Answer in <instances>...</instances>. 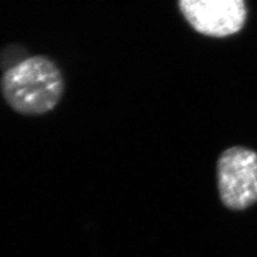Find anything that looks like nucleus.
<instances>
[{
	"label": "nucleus",
	"mask_w": 257,
	"mask_h": 257,
	"mask_svg": "<svg viewBox=\"0 0 257 257\" xmlns=\"http://www.w3.org/2000/svg\"><path fill=\"white\" fill-rule=\"evenodd\" d=\"M66 82L61 69L46 55H34L6 69L0 92L13 111L38 117L54 110L61 102Z\"/></svg>",
	"instance_id": "obj_1"
},
{
	"label": "nucleus",
	"mask_w": 257,
	"mask_h": 257,
	"mask_svg": "<svg viewBox=\"0 0 257 257\" xmlns=\"http://www.w3.org/2000/svg\"><path fill=\"white\" fill-rule=\"evenodd\" d=\"M221 200L231 210H243L257 202V154L244 147L225 150L218 161Z\"/></svg>",
	"instance_id": "obj_2"
},
{
	"label": "nucleus",
	"mask_w": 257,
	"mask_h": 257,
	"mask_svg": "<svg viewBox=\"0 0 257 257\" xmlns=\"http://www.w3.org/2000/svg\"><path fill=\"white\" fill-rule=\"evenodd\" d=\"M179 7L193 28L210 37L234 35L246 19L242 0H181Z\"/></svg>",
	"instance_id": "obj_3"
}]
</instances>
